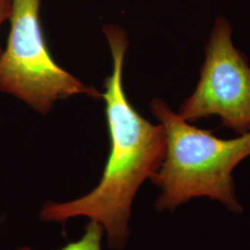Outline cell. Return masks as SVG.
<instances>
[{"label":"cell","mask_w":250,"mask_h":250,"mask_svg":"<svg viewBox=\"0 0 250 250\" xmlns=\"http://www.w3.org/2000/svg\"><path fill=\"white\" fill-rule=\"evenodd\" d=\"M104 227L101 224L91 220L85 227V232L80 240L68 244L60 250H101V240L104 233ZM19 250H33L22 248Z\"/></svg>","instance_id":"obj_5"},{"label":"cell","mask_w":250,"mask_h":250,"mask_svg":"<svg viewBox=\"0 0 250 250\" xmlns=\"http://www.w3.org/2000/svg\"><path fill=\"white\" fill-rule=\"evenodd\" d=\"M178 114L190 124L218 117L238 135L250 132V62L233 44L231 23L224 16L215 19L196 88Z\"/></svg>","instance_id":"obj_4"},{"label":"cell","mask_w":250,"mask_h":250,"mask_svg":"<svg viewBox=\"0 0 250 250\" xmlns=\"http://www.w3.org/2000/svg\"><path fill=\"white\" fill-rule=\"evenodd\" d=\"M10 31L0 54V91L22 100L42 114L54 104L76 95L101 98L99 91L55 62L40 21L41 0H11Z\"/></svg>","instance_id":"obj_3"},{"label":"cell","mask_w":250,"mask_h":250,"mask_svg":"<svg viewBox=\"0 0 250 250\" xmlns=\"http://www.w3.org/2000/svg\"><path fill=\"white\" fill-rule=\"evenodd\" d=\"M112 56V72L105 81L102 98L110 138V152L99 185L84 197L65 203L48 202L40 218L64 223L83 216L107 232L108 246L121 250L129 237V220L134 197L144 182L161 167L166 151V135L161 124L141 116L126 98L123 73L129 41L116 25L103 28Z\"/></svg>","instance_id":"obj_1"},{"label":"cell","mask_w":250,"mask_h":250,"mask_svg":"<svg viewBox=\"0 0 250 250\" xmlns=\"http://www.w3.org/2000/svg\"><path fill=\"white\" fill-rule=\"evenodd\" d=\"M12 10V2L11 0H0V27L9 21ZM3 49L0 45V54L2 53Z\"/></svg>","instance_id":"obj_6"},{"label":"cell","mask_w":250,"mask_h":250,"mask_svg":"<svg viewBox=\"0 0 250 250\" xmlns=\"http://www.w3.org/2000/svg\"><path fill=\"white\" fill-rule=\"evenodd\" d=\"M150 107L166 135L164 159L150 179L161 191L157 209L173 210L193 198L208 197L242 213L232 172L250 157V132L223 139L188 123L162 99H153Z\"/></svg>","instance_id":"obj_2"}]
</instances>
